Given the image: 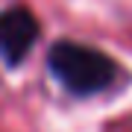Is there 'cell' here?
Segmentation results:
<instances>
[{"instance_id": "1", "label": "cell", "mask_w": 132, "mask_h": 132, "mask_svg": "<svg viewBox=\"0 0 132 132\" xmlns=\"http://www.w3.org/2000/svg\"><path fill=\"white\" fill-rule=\"evenodd\" d=\"M47 68L62 88L76 97L103 94L120 76L118 62L109 53L79 41H56L47 53Z\"/></svg>"}, {"instance_id": "2", "label": "cell", "mask_w": 132, "mask_h": 132, "mask_svg": "<svg viewBox=\"0 0 132 132\" xmlns=\"http://www.w3.org/2000/svg\"><path fill=\"white\" fill-rule=\"evenodd\" d=\"M41 24L27 6H12L0 12V59L6 65H21L38 41Z\"/></svg>"}]
</instances>
